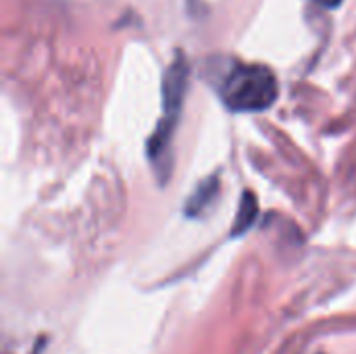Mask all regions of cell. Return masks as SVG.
Here are the masks:
<instances>
[{
	"mask_svg": "<svg viewBox=\"0 0 356 354\" xmlns=\"http://www.w3.org/2000/svg\"><path fill=\"white\" fill-rule=\"evenodd\" d=\"M219 96L229 111L261 113L280 96L275 73L261 63H234L219 83Z\"/></svg>",
	"mask_w": 356,
	"mask_h": 354,
	"instance_id": "cell-1",
	"label": "cell"
},
{
	"mask_svg": "<svg viewBox=\"0 0 356 354\" xmlns=\"http://www.w3.org/2000/svg\"><path fill=\"white\" fill-rule=\"evenodd\" d=\"M188 86V63L186 58L177 56L163 77V115L148 140V159L154 167L159 179H167L171 171V140L173 131L184 106Z\"/></svg>",
	"mask_w": 356,
	"mask_h": 354,
	"instance_id": "cell-2",
	"label": "cell"
},
{
	"mask_svg": "<svg viewBox=\"0 0 356 354\" xmlns=\"http://www.w3.org/2000/svg\"><path fill=\"white\" fill-rule=\"evenodd\" d=\"M217 190H219V179H217L215 175L209 177V179H204L202 184H198L196 192L190 196V200H188V204H186V213H188L190 217L200 215V213L213 202Z\"/></svg>",
	"mask_w": 356,
	"mask_h": 354,
	"instance_id": "cell-3",
	"label": "cell"
},
{
	"mask_svg": "<svg viewBox=\"0 0 356 354\" xmlns=\"http://www.w3.org/2000/svg\"><path fill=\"white\" fill-rule=\"evenodd\" d=\"M257 215H259V202H257L254 194L252 192H244L242 202H240V209H238V215H236V223L232 227V236L244 234L254 223Z\"/></svg>",
	"mask_w": 356,
	"mask_h": 354,
	"instance_id": "cell-4",
	"label": "cell"
},
{
	"mask_svg": "<svg viewBox=\"0 0 356 354\" xmlns=\"http://www.w3.org/2000/svg\"><path fill=\"white\" fill-rule=\"evenodd\" d=\"M313 2H317V4H321L325 8H338L342 4V0H313Z\"/></svg>",
	"mask_w": 356,
	"mask_h": 354,
	"instance_id": "cell-5",
	"label": "cell"
}]
</instances>
